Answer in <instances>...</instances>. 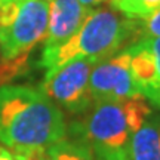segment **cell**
Instances as JSON below:
<instances>
[{"label": "cell", "instance_id": "cell-3", "mask_svg": "<svg viewBox=\"0 0 160 160\" xmlns=\"http://www.w3.org/2000/svg\"><path fill=\"white\" fill-rule=\"evenodd\" d=\"M137 34V21L122 17L108 8L92 9L79 31L57 49L42 51L39 65L46 71L79 58L108 59Z\"/></svg>", "mask_w": 160, "mask_h": 160}, {"label": "cell", "instance_id": "cell-14", "mask_svg": "<svg viewBox=\"0 0 160 160\" xmlns=\"http://www.w3.org/2000/svg\"><path fill=\"white\" fill-rule=\"evenodd\" d=\"M79 2L85 6V8H88V9H93V6L99 5V3H102L105 0H79Z\"/></svg>", "mask_w": 160, "mask_h": 160}, {"label": "cell", "instance_id": "cell-15", "mask_svg": "<svg viewBox=\"0 0 160 160\" xmlns=\"http://www.w3.org/2000/svg\"><path fill=\"white\" fill-rule=\"evenodd\" d=\"M0 160H12L9 150L5 148V147H0Z\"/></svg>", "mask_w": 160, "mask_h": 160}, {"label": "cell", "instance_id": "cell-13", "mask_svg": "<svg viewBox=\"0 0 160 160\" xmlns=\"http://www.w3.org/2000/svg\"><path fill=\"white\" fill-rule=\"evenodd\" d=\"M150 45V49L153 52L156 62V71H157V89H156V95L151 101V105H154L160 108V37H145Z\"/></svg>", "mask_w": 160, "mask_h": 160}, {"label": "cell", "instance_id": "cell-4", "mask_svg": "<svg viewBox=\"0 0 160 160\" xmlns=\"http://www.w3.org/2000/svg\"><path fill=\"white\" fill-rule=\"evenodd\" d=\"M51 0H22L0 6V61L30 57L45 40Z\"/></svg>", "mask_w": 160, "mask_h": 160}, {"label": "cell", "instance_id": "cell-7", "mask_svg": "<svg viewBox=\"0 0 160 160\" xmlns=\"http://www.w3.org/2000/svg\"><path fill=\"white\" fill-rule=\"evenodd\" d=\"M91 11L92 9L85 8L79 0H51L43 51L57 49L68 42L79 31Z\"/></svg>", "mask_w": 160, "mask_h": 160}, {"label": "cell", "instance_id": "cell-8", "mask_svg": "<svg viewBox=\"0 0 160 160\" xmlns=\"http://www.w3.org/2000/svg\"><path fill=\"white\" fill-rule=\"evenodd\" d=\"M129 160H160V122L147 119L133 132L129 142Z\"/></svg>", "mask_w": 160, "mask_h": 160}, {"label": "cell", "instance_id": "cell-10", "mask_svg": "<svg viewBox=\"0 0 160 160\" xmlns=\"http://www.w3.org/2000/svg\"><path fill=\"white\" fill-rule=\"evenodd\" d=\"M111 5L123 17L144 21L160 11V0H111Z\"/></svg>", "mask_w": 160, "mask_h": 160}, {"label": "cell", "instance_id": "cell-16", "mask_svg": "<svg viewBox=\"0 0 160 160\" xmlns=\"http://www.w3.org/2000/svg\"><path fill=\"white\" fill-rule=\"evenodd\" d=\"M15 2H22V0H0V6L9 5V3H15Z\"/></svg>", "mask_w": 160, "mask_h": 160}, {"label": "cell", "instance_id": "cell-11", "mask_svg": "<svg viewBox=\"0 0 160 160\" xmlns=\"http://www.w3.org/2000/svg\"><path fill=\"white\" fill-rule=\"evenodd\" d=\"M137 34L139 39L160 37V11L144 21H137Z\"/></svg>", "mask_w": 160, "mask_h": 160}, {"label": "cell", "instance_id": "cell-1", "mask_svg": "<svg viewBox=\"0 0 160 160\" xmlns=\"http://www.w3.org/2000/svg\"><path fill=\"white\" fill-rule=\"evenodd\" d=\"M67 138L61 108L40 89L0 88V142L8 148H48Z\"/></svg>", "mask_w": 160, "mask_h": 160}, {"label": "cell", "instance_id": "cell-12", "mask_svg": "<svg viewBox=\"0 0 160 160\" xmlns=\"http://www.w3.org/2000/svg\"><path fill=\"white\" fill-rule=\"evenodd\" d=\"M12 160H49L48 148H8Z\"/></svg>", "mask_w": 160, "mask_h": 160}, {"label": "cell", "instance_id": "cell-5", "mask_svg": "<svg viewBox=\"0 0 160 160\" xmlns=\"http://www.w3.org/2000/svg\"><path fill=\"white\" fill-rule=\"evenodd\" d=\"M98 59L79 58L61 65L57 70H49L42 80L40 91L70 114H83L93 105L89 80Z\"/></svg>", "mask_w": 160, "mask_h": 160}, {"label": "cell", "instance_id": "cell-6", "mask_svg": "<svg viewBox=\"0 0 160 160\" xmlns=\"http://www.w3.org/2000/svg\"><path fill=\"white\" fill-rule=\"evenodd\" d=\"M89 88L93 102L123 101L139 95L129 67L128 49L98 62L91 73Z\"/></svg>", "mask_w": 160, "mask_h": 160}, {"label": "cell", "instance_id": "cell-2", "mask_svg": "<svg viewBox=\"0 0 160 160\" xmlns=\"http://www.w3.org/2000/svg\"><path fill=\"white\" fill-rule=\"evenodd\" d=\"M150 105L142 95L93 102L82 119L67 126V135L85 142L97 160H129L131 138L150 117Z\"/></svg>", "mask_w": 160, "mask_h": 160}, {"label": "cell", "instance_id": "cell-9", "mask_svg": "<svg viewBox=\"0 0 160 160\" xmlns=\"http://www.w3.org/2000/svg\"><path fill=\"white\" fill-rule=\"evenodd\" d=\"M49 160H97L92 150L74 138H65L48 147Z\"/></svg>", "mask_w": 160, "mask_h": 160}]
</instances>
